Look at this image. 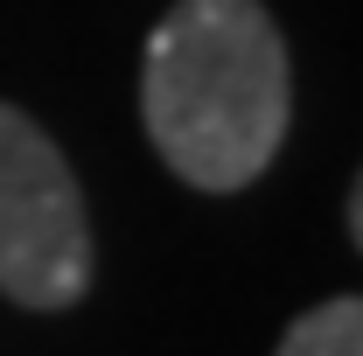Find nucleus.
<instances>
[{
	"instance_id": "nucleus-3",
	"label": "nucleus",
	"mask_w": 363,
	"mask_h": 356,
	"mask_svg": "<svg viewBox=\"0 0 363 356\" xmlns=\"http://www.w3.org/2000/svg\"><path fill=\"white\" fill-rule=\"evenodd\" d=\"M279 356H363V294H342V301L308 308L286 328Z\"/></svg>"
},
{
	"instance_id": "nucleus-2",
	"label": "nucleus",
	"mask_w": 363,
	"mask_h": 356,
	"mask_svg": "<svg viewBox=\"0 0 363 356\" xmlns=\"http://www.w3.org/2000/svg\"><path fill=\"white\" fill-rule=\"evenodd\" d=\"M91 287L84 196L56 140L0 105V294L21 308H70Z\"/></svg>"
},
{
	"instance_id": "nucleus-4",
	"label": "nucleus",
	"mask_w": 363,
	"mask_h": 356,
	"mask_svg": "<svg viewBox=\"0 0 363 356\" xmlns=\"http://www.w3.org/2000/svg\"><path fill=\"white\" fill-rule=\"evenodd\" d=\"M350 230H357V245H363V175H357V189H350Z\"/></svg>"
},
{
	"instance_id": "nucleus-1",
	"label": "nucleus",
	"mask_w": 363,
	"mask_h": 356,
	"mask_svg": "<svg viewBox=\"0 0 363 356\" xmlns=\"http://www.w3.org/2000/svg\"><path fill=\"white\" fill-rule=\"evenodd\" d=\"M140 112L189 189L230 196L266 175L294 119L286 43L259 0H175L147 35Z\"/></svg>"
}]
</instances>
